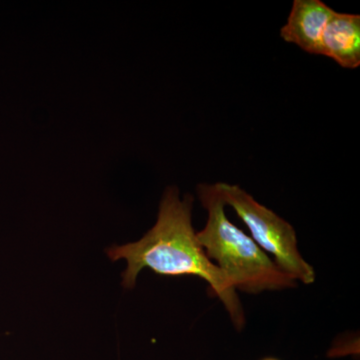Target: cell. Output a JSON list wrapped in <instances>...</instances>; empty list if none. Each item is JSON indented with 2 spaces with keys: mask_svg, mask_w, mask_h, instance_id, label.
<instances>
[{
  "mask_svg": "<svg viewBox=\"0 0 360 360\" xmlns=\"http://www.w3.org/2000/svg\"><path fill=\"white\" fill-rule=\"evenodd\" d=\"M193 198H180L176 187H168L163 194L158 220L136 243L108 248L112 262L125 259L122 285L132 288L142 269H149L165 276L200 277L210 285L231 316L236 328H245V311L233 286L224 272L207 257L194 231L191 212Z\"/></svg>",
  "mask_w": 360,
  "mask_h": 360,
  "instance_id": "1",
  "label": "cell"
},
{
  "mask_svg": "<svg viewBox=\"0 0 360 360\" xmlns=\"http://www.w3.org/2000/svg\"><path fill=\"white\" fill-rule=\"evenodd\" d=\"M198 193L208 219L196 238L234 290L257 295L295 288V279L281 271L252 238L227 219L224 201L215 184H200Z\"/></svg>",
  "mask_w": 360,
  "mask_h": 360,
  "instance_id": "2",
  "label": "cell"
},
{
  "mask_svg": "<svg viewBox=\"0 0 360 360\" xmlns=\"http://www.w3.org/2000/svg\"><path fill=\"white\" fill-rule=\"evenodd\" d=\"M225 205L234 212L250 229L255 243L265 253L272 255L274 264L284 274L304 284L315 281L314 267L305 262L297 248V238L292 225L276 212L260 205L240 186L215 184Z\"/></svg>",
  "mask_w": 360,
  "mask_h": 360,
  "instance_id": "3",
  "label": "cell"
},
{
  "mask_svg": "<svg viewBox=\"0 0 360 360\" xmlns=\"http://www.w3.org/2000/svg\"><path fill=\"white\" fill-rule=\"evenodd\" d=\"M335 11L321 0H295L281 30L284 41L309 54H321V40Z\"/></svg>",
  "mask_w": 360,
  "mask_h": 360,
  "instance_id": "4",
  "label": "cell"
},
{
  "mask_svg": "<svg viewBox=\"0 0 360 360\" xmlns=\"http://www.w3.org/2000/svg\"><path fill=\"white\" fill-rule=\"evenodd\" d=\"M321 56L341 68L355 70L360 65V15L333 13L321 40Z\"/></svg>",
  "mask_w": 360,
  "mask_h": 360,
  "instance_id": "5",
  "label": "cell"
},
{
  "mask_svg": "<svg viewBox=\"0 0 360 360\" xmlns=\"http://www.w3.org/2000/svg\"><path fill=\"white\" fill-rule=\"evenodd\" d=\"M260 360H281V359H277V357H274V356H265V357H264V359H262Z\"/></svg>",
  "mask_w": 360,
  "mask_h": 360,
  "instance_id": "6",
  "label": "cell"
}]
</instances>
